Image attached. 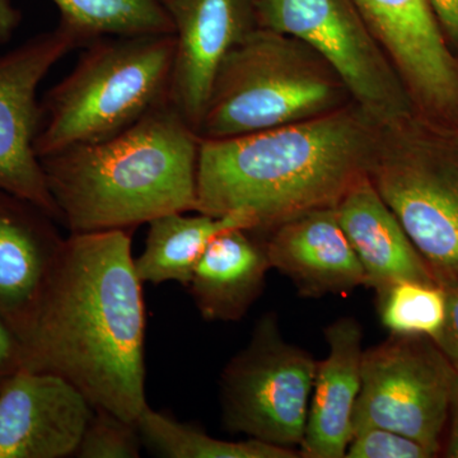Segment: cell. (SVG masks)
I'll list each match as a JSON object with an SVG mask.
<instances>
[{"mask_svg": "<svg viewBox=\"0 0 458 458\" xmlns=\"http://www.w3.org/2000/svg\"><path fill=\"white\" fill-rule=\"evenodd\" d=\"M448 42L458 47V0H429Z\"/></svg>", "mask_w": 458, "mask_h": 458, "instance_id": "4316f807", "label": "cell"}, {"mask_svg": "<svg viewBox=\"0 0 458 458\" xmlns=\"http://www.w3.org/2000/svg\"><path fill=\"white\" fill-rule=\"evenodd\" d=\"M82 41L65 26L38 33L0 55V190L38 205L60 222L35 140L41 123L38 89Z\"/></svg>", "mask_w": 458, "mask_h": 458, "instance_id": "30bf717a", "label": "cell"}, {"mask_svg": "<svg viewBox=\"0 0 458 458\" xmlns=\"http://www.w3.org/2000/svg\"><path fill=\"white\" fill-rule=\"evenodd\" d=\"M376 294L382 325L394 335H421L434 340L445 327L447 297L441 285L399 282Z\"/></svg>", "mask_w": 458, "mask_h": 458, "instance_id": "7402d4cb", "label": "cell"}, {"mask_svg": "<svg viewBox=\"0 0 458 458\" xmlns=\"http://www.w3.org/2000/svg\"><path fill=\"white\" fill-rule=\"evenodd\" d=\"M447 297L445 327L434 339L458 373V284L443 286Z\"/></svg>", "mask_w": 458, "mask_h": 458, "instance_id": "484cf974", "label": "cell"}, {"mask_svg": "<svg viewBox=\"0 0 458 458\" xmlns=\"http://www.w3.org/2000/svg\"><path fill=\"white\" fill-rule=\"evenodd\" d=\"M93 410L62 377L18 370L0 385V458L74 457Z\"/></svg>", "mask_w": 458, "mask_h": 458, "instance_id": "4fadbf2b", "label": "cell"}, {"mask_svg": "<svg viewBox=\"0 0 458 458\" xmlns=\"http://www.w3.org/2000/svg\"><path fill=\"white\" fill-rule=\"evenodd\" d=\"M174 27L170 99L198 131L223 60L258 29L255 0H162Z\"/></svg>", "mask_w": 458, "mask_h": 458, "instance_id": "7c38bea8", "label": "cell"}, {"mask_svg": "<svg viewBox=\"0 0 458 458\" xmlns=\"http://www.w3.org/2000/svg\"><path fill=\"white\" fill-rule=\"evenodd\" d=\"M143 447L137 423L107 410L95 409L74 457L138 458Z\"/></svg>", "mask_w": 458, "mask_h": 458, "instance_id": "603a6c76", "label": "cell"}, {"mask_svg": "<svg viewBox=\"0 0 458 458\" xmlns=\"http://www.w3.org/2000/svg\"><path fill=\"white\" fill-rule=\"evenodd\" d=\"M393 63L417 113L458 125V56L429 0H352Z\"/></svg>", "mask_w": 458, "mask_h": 458, "instance_id": "8fae6325", "label": "cell"}, {"mask_svg": "<svg viewBox=\"0 0 458 458\" xmlns=\"http://www.w3.org/2000/svg\"><path fill=\"white\" fill-rule=\"evenodd\" d=\"M60 25L82 44L111 36L165 35L174 27L162 0H51Z\"/></svg>", "mask_w": 458, "mask_h": 458, "instance_id": "ffe728a7", "label": "cell"}, {"mask_svg": "<svg viewBox=\"0 0 458 458\" xmlns=\"http://www.w3.org/2000/svg\"><path fill=\"white\" fill-rule=\"evenodd\" d=\"M442 452L445 457L458 458V373L454 394H452L447 432H445Z\"/></svg>", "mask_w": 458, "mask_h": 458, "instance_id": "83f0119b", "label": "cell"}, {"mask_svg": "<svg viewBox=\"0 0 458 458\" xmlns=\"http://www.w3.org/2000/svg\"><path fill=\"white\" fill-rule=\"evenodd\" d=\"M316 367L309 352L285 342L276 313L262 316L246 348L223 369V426L279 447H300Z\"/></svg>", "mask_w": 458, "mask_h": 458, "instance_id": "ba28073f", "label": "cell"}, {"mask_svg": "<svg viewBox=\"0 0 458 458\" xmlns=\"http://www.w3.org/2000/svg\"><path fill=\"white\" fill-rule=\"evenodd\" d=\"M271 267L307 298L348 295L366 286L357 254L337 221L335 207L312 210L271 231L265 242Z\"/></svg>", "mask_w": 458, "mask_h": 458, "instance_id": "9a60e30c", "label": "cell"}, {"mask_svg": "<svg viewBox=\"0 0 458 458\" xmlns=\"http://www.w3.org/2000/svg\"><path fill=\"white\" fill-rule=\"evenodd\" d=\"M352 102L342 80L311 47L258 27L219 66L198 134L225 140L269 131Z\"/></svg>", "mask_w": 458, "mask_h": 458, "instance_id": "5b68a950", "label": "cell"}, {"mask_svg": "<svg viewBox=\"0 0 458 458\" xmlns=\"http://www.w3.org/2000/svg\"><path fill=\"white\" fill-rule=\"evenodd\" d=\"M250 233L245 228L222 232L195 265L186 288L207 321H240L264 291L271 265L265 243Z\"/></svg>", "mask_w": 458, "mask_h": 458, "instance_id": "ac0fdd59", "label": "cell"}, {"mask_svg": "<svg viewBox=\"0 0 458 458\" xmlns=\"http://www.w3.org/2000/svg\"><path fill=\"white\" fill-rule=\"evenodd\" d=\"M378 125L355 104L306 120L225 138L201 140L197 209L242 213L256 231L312 210L334 208L369 174Z\"/></svg>", "mask_w": 458, "mask_h": 458, "instance_id": "7a4b0ae2", "label": "cell"}, {"mask_svg": "<svg viewBox=\"0 0 458 458\" xmlns=\"http://www.w3.org/2000/svg\"><path fill=\"white\" fill-rule=\"evenodd\" d=\"M144 447L165 458H297L294 448L279 447L249 438L229 442L214 438L191 424L150 409L149 405L137 420Z\"/></svg>", "mask_w": 458, "mask_h": 458, "instance_id": "44dd1931", "label": "cell"}, {"mask_svg": "<svg viewBox=\"0 0 458 458\" xmlns=\"http://www.w3.org/2000/svg\"><path fill=\"white\" fill-rule=\"evenodd\" d=\"M346 458L436 457L420 442L384 428H369L352 436Z\"/></svg>", "mask_w": 458, "mask_h": 458, "instance_id": "cb8c5ba5", "label": "cell"}, {"mask_svg": "<svg viewBox=\"0 0 458 458\" xmlns=\"http://www.w3.org/2000/svg\"><path fill=\"white\" fill-rule=\"evenodd\" d=\"M261 29L311 47L377 125L415 113L408 90L352 0H255Z\"/></svg>", "mask_w": 458, "mask_h": 458, "instance_id": "52a82bcc", "label": "cell"}, {"mask_svg": "<svg viewBox=\"0 0 458 458\" xmlns=\"http://www.w3.org/2000/svg\"><path fill=\"white\" fill-rule=\"evenodd\" d=\"M198 131L171 101L131 128L41 158L71 233L131 231L165 214L195 212Z\"/></svg>", "mask_w": 458, "mask_h": 458, "instance_id": "3957f363", "label": "cell"}, {"mask_svg": "<svg viewBox=\"0 0 458 458\" xmlns=\"http://www.w3.org/2000/svg\"><path fill=\"white\" fill-rule=\"evenodd\" d=\"M174 56V33L87 44L73 71L42 99L36 155L107 140L171 101Z\"/></svg>", "mask_w": 458, "mask_h": 458, "instance_id": "277c9868", "label": "cell"}, {"mask_svg": "<svg viewBox=\"0 0 458 458\" xmlns=\"http://www.w3.org/2000/svg\"><path fill=\"white\" fill-rule=\"evenodd\" d=\"M328 354L318 361L300 457L344 458L352 442V415L360 393L363 330L354 318L325 330Z\"/></svg>", "mask_w": 458, "mask_h": 458, "instance_id": "2e32d148", "label": "cell"}, {"mask_svg": "<svg viewBox=\"0 0 458 458\" xmlns=\"http://www.w3.org/2000/svg\"><path fill=\"white\" fill-rule=\"evenodd\" d=\"M165 214L148 223L146 247L134 259L141 283L176 282L188 286L199 259L214 237L233 228L254 231L255 225L242 213L213 216L198 213Z\"/></svg>", "mask_w": 458, "mask_h": 458, "instance_id": "d6986e66", "label": "cell"}, {"mask_svg": "<svg viewBox=\"0 0 458 458\" xmlns=\"http://www.w3.org/2000/svg\"><path fill=\"white\" fill-rule=\"evenodd\" d=\"M55 219L0 190V316L25 340L64 247Z\"/></svg>", "mask_w": 458, "mask_h": 458, "instance_id": "5bb4252c", "label": "cell"}, {"mask_svg": "<svg viewBox=\"0 0 458 458\" xmlns=\"http://www.w3.org/2000/svg\"><path fill=\"white\" fill-rule=\"evenodd\" d=\"M369 177L441 286L458 284V125H378Z\"/></svg>", "mask_w": 458, "mask_h": 458, "instance_id": "8992f818", "label": "cell"}, {"mask_svg": "<svg viewBox=\"0 0 458 458\" xmlns=\"http://www.w3.org/2000/svg\"><path fill=\"white\" fill-rule=\"evenodd\" d=\"M457 370L432 337L394 335L363 352L354 434L384 428L442 454Z\"/></svg>", "mask_w": 458, "mask_h": 458, "instance_id": "9c48e42d", "label": "cell"}, {"mask_svg": "<svg viewBox=\"0 0 458 458\" xmlns=\"http://www.w3.org/2000/svg\"><path fill=\"white\" fill-rule=\"evenodd\" d=\"M335 212L363 267L367 288L378 293L399 282L438 284L369 174L344 194Z\"/></svg>", "mask_w": 458, "mask_h": 458, "instance_id": "e0dca14e", "label": "cell"}, {"mask_svg": "<svg viewBox=\"0 0 458 458\" xmlns=\"http://www.w3.org/2000/svg\"><path fill=\"white\" fill-rule=\"evenodd\" d=\"M21 14L11 0H0V44L11 40L20 26Z\"/></svg>", "mask_w": 458, "mask_h": 458, "instance_id": "f1b7e54d", "label": "cell"}, {"mask_svg": "<svg viewBox=\"0 0 458 458\" xmlns=\"http://www.w3.org/2000/svg\"><path fill=\"white\" fill-rule=\"evenodd\" d=\"M25 344L16 330L0 316V385L23 369Z\"/></svg>", "mask_w": 458, "mask_h": 458, "instance_id": "d4e9b609", "label": "cell"}, {"mask_svg": "<svg viewBox=\"0 0 458 458\" xmlns=\"http://www.w3.org/2000/svg\"><path fill=\"white\" fill-rule=\"evenodd\" d=\"M146 325L131 231L71 233L23 340L22 369L62 377L93 409L137 423L148 406Z\"/></svg>", "mask_w": 458, "mask_h": 458, "instance_id": "6da1fadb", "label": "cell"}]
</instances>
